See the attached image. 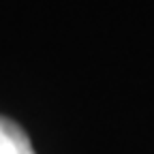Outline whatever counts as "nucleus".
Listing matches in <instances>:
<instances>
[{"label": "nucleus", "mask_w": 154, "mask_h": 154, "mask_svg": "<svg viewBox=\"0 0 154 154\" xmlns=\"http://www.w3.org/2000/svg\"><path fill=\"white\" fill-rule=\"evenodd\" d=\"M0 154H36L26 128L9 116H0Z\"/></svg>", "instance_id": "nucleus-1"}]
</instances>
